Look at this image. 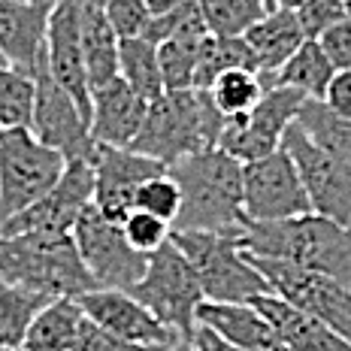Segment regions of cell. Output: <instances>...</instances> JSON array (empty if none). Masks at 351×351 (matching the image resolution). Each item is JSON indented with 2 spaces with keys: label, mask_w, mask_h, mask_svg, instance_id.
I'll return each mask as SVG.
<instances>
[{
  "label": "cell",
  "mask_w": 351,
  "mask_h": 351,
  "mask_svg": "<svg viewBox=\"0 0 351 351\" xmlns=\"http://www.w3.org/2000/svg\"><path fill=\"white\" fill-rule=\"evenodd\" d=\"M160 351H197V348L188 339H176L173 346H167V348H160Z\"/></svg>",
  "instance_id": "45"
},
{
  "label": "cell",
  "mask_w": 351,
  "mask_h": 351,
  "mask_svg": "<svg viewBox=\"0 0 351 351\" xmlns=\"http://www.w3.org/2000/svg\"><path fill=\"white\" fill-rule=\"evenodd\" d=\"M188 342H191L197 351H239L237 346H230V342L224 339L218 330H212L209 324H200V321L194 324V330H191V336H188Z\"/></svg>",
  "instance_id": "42"
},
{
  "label": "cell",
  "mask_w": 351,
  "mask_h": 351,
  "mask_svg": "<svg viewBox=\"0 0 351 351\" xmlns=\"http://www.w3.org/2000/svg\"><path fill=\"white\" fill-rule=\"evenodd\" d=\"M282 152L294 160L300 182L309 194L312 212L333 218L339 224H351V164L318 145L294 121L282 136Z\"/></svg>",
  "instance_id": "10"
},
{
  "label": "cell",
  "mask_w": 351,
  "mask_h": 351,
  "mask_svg": "<svg viewBox=\"0 0 351 351\" xmlns=\"http://www.w3.org/2000/svg\"><path fill=\"white\" fill-rule=\"evenodd\" d=\"M94 203V170L91 160H70L61 179L34 206L21 209L10 221L0 224V237L19 233H73L79 215Z\"/></svg>",
  "instance_id": "13"
},
{
  "label": "cell",
  "mask_w": 351,
  "mask_h": 351,
  "mask_svg": "<svg viewBox=\"0 0 351 351\" xmlns=\"http://www.w3.org/2000/svg\"><path fill=\"white\" fill-rule=\"evenodd\" d=\"M333 115L351 121V70H336V76L327 85V94L321 100Z\"/></svg>",
  "instance_id": "41"
},
{
  "label": "cell",
  "mask_w": 351,
  "mask_h": 351,
  "mask_svg": "<svg viewBox=\"0 0 351 351\" xmlns=\"http://www.w3.org/2000/svg\"><path fill=\"white\" fill-rule=\"evenodd\" d=\"M36 82L10 64H0V124L6 130L31 128Z\"/></svg>",
  "instance_id": "33"
},
{
  "label": "cell",
  "mask_w": 351,
  "mask_h": 351,
  "mask_svg": "<svg viewBox=\"0 0 351 351\" xmlns=\"http://www.w3.org/2000/svg\"><path fill=\"white\" fill-rule=\"evenodd\" d=\"M55 3H3L0 0V55L10 67L36 79L49 70V16Z\"/></svg>",
  "instance_id": "18"
},
{
  "label": "cell",
  "mask_w": 351,
  "mask_h": 351,
  "mask_svg": "<svg viewBox=\"0 0 351 351\" xmlns=\"http://www.w3.org/2000/svg\"><path fill=\"white\" fill-rule=\"evenodd\" d=\"M243 248L351 285V224H339L318 212L285 221H245Z\"/></svg>",
  "instance_id": "2"
},
{
  "label": "cell",
  "mask_w": 351,
  "mask_h": 351,
  "mask_svg": "<svg viewBox=\"0 0 351 351\" xmlns=\"http://www.w3.org/2000/svg\"><path fill=\"white\" fill-rule=\"evenodd\" d=\"M297 124L312 136L318 145L330 149L333 155H339L342 160L351 164V121L348 119H339L327 109L321 100H312L306 97L303 106L297 112Z\"/></svg>",
  "instance_id": "32"
},
{
  "label": "cell",
  "mask_w": 351,
  "mask_h": 351,
  "mask_svg": "<svg viewBox=\"0 0 351 351\" xmlns=\"http://www.w3.org/2000/svg\"><path fill=\"white\" fill-rule=\"evenodd\" d=\"M145 3H149L152 16H158V12H164V10H170V6H176L179 0H145Z\"/></svg>",
  "instance_id": "43"
},
{
  "label": "cell",
  "mask_w": 351,
  "mask_h": 351,
  "mask_svg": "<svg viewBox=\"0 0 351 351\" xmlns=\"http://www.w3.org/2000/svg\"><path fill=\"white\" fill-rule=\"evenodd\" d=\"M149 100L140 97L121 76L112 82L100 85L91 91V130L94 145H115V149H130L140 134Z\"/></svg>",
  "instance_id": "19"
},
{
  "label": "cell",
  "mask_w": 351,
  "mask_h": 351,
  "mask_svg": "<svg viewBox=\"0 0 351 351\" xmlns=\"http://www.w3.org/2000/svg\"><path fill=\"white\" fill-rule=\"evenodd\" d=\"M119 76L149 104L160 97L164 94V79H160V64H158V43H152L149 36H128V40H121Z\"/></svg>",
  "instance_id": "27"
},
{
  "label": "cell",
  "mask_w": 351,
  "mask_h": 351,
  "mask_svg": "<svg viewBox=\"0 0 351 351\" xmlns=\"http://www.w3.org/2000/svg\"><path fill=\"white\" fill-rule=\"evenodd\" d=\"M94 3H104V0H94Z\"/></svg>",
  "instance_id": "51"
},
{
  "label": "cell",
  "mask_w": 351,
  "mask_h": 351,
  "mask_svg": "<svg viewBox=\"0 0 351 351\" xmlns=\"http://www.w3.org/2000/svg\"><path fill=\"white\" fill-rule=\"evenodd\" d=\"M297 19L306 40H318L324 31H330L342 19H348V12L342 0H303V6L297 10Z\"/></svg>",
  "instance_id": "38"
},
{
  "label": "cell",
  "mask_w": 351,
  "mask_h": 351,
  "mask_svg": "<svg viewBox=\"0 0 351 351\" xmlns=\"http://www.w3.org/2000/svg\"><path fill=\"white\" fill-rule=\"evenodd\" d=\"M79 324H82V309H79L76 300H52L31 321L21 351H73Z\"/></svg>",
  "instance_id": "24"
},
{
  "label": "cell",
  "mask_w": 351,
  "mask_h": 351,
  "mask_svg": "<svg viewBox=\"0 0 351 351\" xmlns=\"http://www.w3.org/2000/svg\"><path fill=\"white\" fill-rule=\"evenodd\" d=\"M0 351H21V348H3V346H0Z\"/></svg>",
  "instance_id": "48"
},
{
  "label": "cell",
  "mask_w": 351,
  "mask_h": 351,
  "mask_svg": "<svg viewBox=\"0 0 351 351\" xmlns=\"http://www.w3.org/2000/svg\"><path fill=\"white\" fill-rule=\"evenodd\" d=\"M269 6H273V10H300L303 0H269Z\"/></svg>",
  "instance_id": "44"
},
{
  "label": "cell",
  "mask_w": 351,
  "mask_h": 351,
  "mask_svg": "<svg viewBox=\"0 0 351 351\" xmlns=\"http://www.w3.org/2000/svg\"><path fill=\"white\" fill-rule=\"evenodd\" d=\"M79 309L85 318H91L94 324H100L104 330L115 333L119 339L130 342V346H143L152 351H160L173 346L176 339H182L173 327H167L164 321L140 303L130 291L124 288H94L76 297Z\"/></svg>",
  "instance_id": "15"
},
{
  "label": "cell",
  "mask_w": 351,
  "mask_h": 351,
  "mask_svg": "<svg viewBox=\"0 0 351 351\" xmlns=\"http://www.w3.org/2000/svg\"><path fill=\"white\" fill-rule=\"evenodd\" d=\"M303 100H306L303 94L288 85L269 88L252 112L224 119L218 149L228 152L230 158H237L239 164H248V160H258L279 152L285 130L297 121Z\"/></svg>",
  "instance_id": "11"
},
{
  "label": "cell",
  "mask_w": 351,
  "mask_h": 351,
  "mask_svg": "<svg viewBox=\"0 0 351 351\" xmlns=\"http://www.w3.org/2000/svg\"><path fill=\"white\" fill-rule=\"evenodd\" d=\"M73 351H152L143 346H130V342L119 339L115 333L104 330L100 324H94L91 318L82 315V324H79L76 342H73Z\"/></svg>",
  "instance_id": "39"
},
{
  "label": "cell",
  "mask_w": 351,
  "mask_h": 351,
  "mask_svg": "<svg viewBox=\"0 0 351 351\" xmlns=\"http://www.w3.org/2000/svg\"><path fill=\"white\" fill-rule=\"evenodd\" d=\"M209 31L200 27V31H185L158 43V64H160V79H164V91H188V88H194L197 55H200V46Z\"/></svg>",
  "instance_id": "28"
},
{
  "label": "cell",
  "mask_w": 351,
  "mask_h": 351,
  "mask_svg": "<svg viewBox=\"0 0 351 351\" xmlns=\"http://www.w3.org/2000/svg\"><path fill=\"white\" fill-rule=\"evenodd\" d=\"M3 3H55V0H3Z\"/></svg>",
  "instance_id": "46"
},
{
  "label": "cell",
  "mask_w": 351,
  "mask_h": 351,
  "mask_svg": "<svg viewBox=\"0 0 351 351\" xmlns=\"http://www.w3.org/2000/svg\"><path fill=\"white\" fill-rule=\"evenodd\" d=\"M49 73L91 121V85L82 55V0H55L49 16Z\"/></svg>",
  "instance_id": "17"
},
{
  "label": "cell",
  "mask_w": 351,
  "mask_h": 351,
  "mask_svg": "<svg viewBox=\"0 0 351 351\" xmlns=\"http://www.w3.org/2000/svg\"><path fill=\"white\" fill-rule=\"evenodd\" d=\"M130 294L149 306L158 315V321L173 327L182 339L191 336L197 324V306L203 303V291L194 267L179 252L173 237L167 245H160L158 252L149 254L145 276L130 288Z\"/></svg>",
  "instance_id": "8"
},
{
  "label": "cell",
  "mask_w": 351,
  "mask_h": 351,
  "mask_svg": "<svg viewBox=\"0 0 351 351\" xmlns=\"http://www.w3.org/2000/svg\"><path fill=\"white\" fill-rule=\"evenodd\" d=\"M333 76H336V70H333L330 58L324 55V49H321V43L306 40L279 70V85L294 88L303 97L324 100L327 85H330Z\"/></svg>",
  "instance_id": "25"
},
{
  "label": "cell",
  "mask_w": 351,
  "mask_h": 351,
  "mask_svg": "<svg viewBox=\"0 0 351 351\" xmlns=\"http://www.w3.org/2000/svg\"><path fill=\"white\" fill-rule=\"evenodd\" d=\"M206 91H209L218 112H221L224 119H233V115L252 112V109L261 104L263 94H267V88H263L258 70H228V73H221Z\"/></svg>",
  "instance_id": "30"
},
{
  "label": "cell",
  "mask_w": 351,
  "mask_h": 351,
  "mask_svg": "<svg viewBox=\"0 0 351 351\" xmlns=\"http://www.w3.org/2000/svg\"><path fill=\"white\" fill-rule=\"evenodd\" d=\"M228 70H258L254 52L248 49L245 36H215L209 34L197 55V70H194V88L206 91L221 73Z\"/></svg>",
  "instance_id": "26"
},
{
  "label": "cell",
  "mask_w": 351,
  "mask_h": 351,
  "mask_svg": "<svg viewBox=\"0 0 351 351\" xmlns=\"http://www.w3.org/2000/svg\"><path fill=\"white\" fill-rule=\"evenodd\" d=\"M252 306L269 321L279 339L288 346V351H351V342L339 336L324 321L306 315L297 306L285 303L276 294H261L252 300Z\"/></svg>",
  "instance_id": "21"
},
{
  "label": "cell",
  "mask_w": 351,
  "mask_h": 351,
  "mask_svg": "<svg viewBox=\"0 0 351 351\" xmlns=\"http://www.w3.org/2000/svg\"><path fill=\"white\" fill-rule=\"evenodd\" d=\"M221 128L224 115L215 109L209 91H164L149 104L145 121L130 149L170 167L197 152L218 149Z\"/></svg>",
  "instance_id": "3"
},
{
  "label": "cell",
  "mask_w": 351,
  "mask_h": 351,
  "mask_svg": "<svg viewBox=\"0 0 351 351\" xmlns=\"http://www.w3.org/2000/svg\"><path fill=\"white\" fill-rule=\"evenodd\" d=\"M324 55L330 58L333 70H351V19H342L330 31L318 36Z\"/></svg>",
  "instance_id": "40"
},
{
  "label": "cell",
  "mask_w": 351,
  "mask_h": 351,
  "mask_svg": "<svg viewBox=\"0 0 351 351\" xmlns=\"http://www.w3.org/2000/svg\"><path fill=\"white\" fill-rule=\"evenodd\" d=\"M73 239L82 254L97 288H124L130 291L145 276L149 254L136 252L121 230V221L104 215L97 206H88L73 224Z\"/></svg>",
  "instance_id": "9"
},
{
  "label": "cell",
  "mask_w": 351,
  "mask_h": 351,
  "mask_svg": "<svg viewBox=\"0 0 351 351\" xmlns=\"http://www.w3.org/2000/svg\"><path fill=\"white\" fill-rule=\"evenodd\" d=\"M200 27H206V21H203V16H200L197 0H179V3L170 6V10L152 16L143 36H149L152 43H164L167 36L185 34V31H200Z\"/></svg>",
  "instance_id": "36"
},
{
  "label": "cell",
  "mask_w": 351,
  "mask_h": 351,
  "mask_svg": "<svg viewBox=\"0 0 351 351\" xmlns=\"http://www.w3.org/2000/svg\"><path fill=\"white\" fill-rule=\"evenodd\" d=\"M0 279L21 285L49 300H76L94 291L73 233H19L0 237Z\"/></svg>",
  "instance_id": "4"
},
{
  "label": "cell",
  "mask_w": 351,
  "mask_h": 351,
  "mask_svg": "<svg viewBox=\"0 0 351 351\" xmlns=\"http://www.w3.org/2000/svg\"><path fill=\"white\" fill-rule=\"evenodd\" d=\"M61 152L43 145L27 128H12L0 136V224L34 206L61 179Z\"/></svg>",
  "instance_id": "6"
},
{
  "label": "cell",
  "mask_w": 351,
  "mask_h": 351,
  "mask_svg": "<svg viewBox=\"0 0 351 351\" xmlns=\"http://www.w3.org/2000/svg\"><path fill=\"white\" fill-rule=\"evenodd\" d=\"M197 321L218 330L239 351H288L269 321L252 303H212L203 300L197 306Z\"/></svg>",
  "instance_id": "22"
},
{
  "label": "cell",
  "mask_w": 351,
  "mask_h": 351,
  "mask_svg": "<svg viewBox=\"0 0 351 351\" xmlns=\"http://www.w3.org/2000/svg\"><path fill=\"white\" fill-rule=\"evenodd\" d=\"M121 230H124V237H128V243L143 254L158 252V248L167 245L173 237V224L152 215V212H145V209H130L128 215L121 218Z\"/></svg>",
  "instance_id": "34"
},
{
  "label": "cell",
  "mask_w": 351,
  "mask_h": 351,
  "mask_svg": "<svg viewBox=\"0 0 351 351\" xmlns=\"http://www.w3.org/2000/svg\"><path fill=\"white\" fill-rule=\"evenodd\" d=\"M36 82L31 134L49 149L61 152L64 160H94V140L88 130V119L82 109L73 104V97L52 79V73L43 70Z\"/></svg>",
  "instance_id": "14"
},
{
  "label": "cell",
  "mask_w": 351,
  "mask_h": 351,
  "mask_svg": "<svg viewBox=\"0 0 351 351\" xmlns=\"http://www.w3.org/2000/svg\"><path fill=\"white\" fill-rule=\"evenodd\" d=\"M245 258L263 276L269 294L282 297L285 303L297 306L306 315L324 321L327 327H333L336 333L351 342V285L333 279L327 273H318V269H303L294 263L261 258L252 252H245Z\"/></svg>",
  "instance_id": "7"
},
{
  "label": "cell",
  "mask_w": 351,
  "mask_h": 351,
  "mask_svg": "<svg viewBox=\"0 0 351 351\" xmlns=\"http://www.w3.org/2000/svg\"><path fill=\"white\" fill-rule=\"evenodd\" d=\"M6 134V128H3V124H0V136H3Z\"/></svg>",
  "instance_id": "49"
},
{
  "label": "cell",
  "mask_w": 351,
  "mask_h": 351,
  "mask_svg": "<svg viewBox=\"0 0 351 351\" xmlns=\"http://www.w3.org/2000/svg\"><path fill=\"white\" fill-rule=\"evenodd\" d=\"M91 170H94V206L104 215L121 221L136 206V191L149 179L167 173V167L134 149L94 145Z\"/></svg>",
  "instance_id": "16"
},
{
  "label": "cell",
  "mask_w": 351,
  "mask_h": 351,
  "mask_svg": "<svg viewBox=\"0 0 351 351\" xmlns=\"http://www.w3.org/2000/svg\"><path fill=\"white\" fill-rule=\"evenodd\" d=\"M173 243L194 267L203 300L212 303H252L269 294L267 282L243 252L239 233L173 230Z\"/></svg>",
  "instance_id": "5"
},
{
  "label": "cell",
  "mask_w": 351,
  "mask_h": 351,
  "mask_svg": "<svg viewBox=\"0 0 351 351\" xmlns=\"http://www.w3.org/2000/svg\"><path fill=\"white\" fill-rule=\"evenodd\" d=\"M119 43L121 36L109 25L104 3L82 0V55L91 91L119 76Z\"/></svg>",
  "instance_id": "23"
},
{
  "label": "cell",
  "mask_w": 351,
  "mask_h": 351,
  "mask_svg": "<svg viewBox=\"0 0 351 351\" xmlns=\"http://www.w3.org/2000/svg\"><path fill=\"white\" fill-rule=\"evenodd\" d=\"M0 64H6V61H3V55H0Z\"/></svg>",
  "instance_id": "50"
},
{
  "label": "cell",
  "mask_w": 351,
  "mask_h": 351,
  "mask_svg": "<svg viewBox=\"0 0 351 351\" xmlns=\"http://www.w3.org/2000/svg\"><path fill=\"white\" fill-rule=\"evenodd\" d=\"M104 12L121 40L143 36L152 21V10L145 0H104Z\"/></svg>",
  "instance_id": "37"
},
{
  "label": "cell",
  "mask_w": 351,
  "mask_h": 351,
  "mask_svg": "<svg viewBox=\"0 0 351 351\" xmlns=\"http://www.w3.org/2000/svg\"><path fill=\"white\" fill-rule=\"evenodd\" d=\"M243 36H245L248 49L254 52L261 82L267 91L279 85V70L285 67V61L306 43L297 10H269L267 16L261 21H254Z\"/></svg>",
  "instance_id": "20"
},
{
  "label": "cell",
  "mask_w": 351,
  "mask_h": 351,
  "mask_svg": "<svg viewBox=\"0 0 351 351\" xmlns=\"http://www.w3.org/2000/svg\"><path fill=\"white\" fill-rule=\"evenodd\" d=\"M312 212L300 173L288 152L243 164V215L245 221H285Z\"/></svg>",
  "instance_id": "12"
},
{
  "label": "cell",
  "mask_w": 351,
  "mask_h": 351,
  "mask_svg": "<svg viewBox=\"0 0 351 351\" xmlns=\"http://www.w3.org/2000/svg\"><path fill=\"white\" fill-rule=\"evenodd\" d=\"M182 191L173 230H215L243 237V164L221 149H206L167 167Z\"/></svg>",
  "instance_id": "1"
},
{
  "label": "cell",
  "mask_w": 351,
  "mask_h": 351,
  "mask_svg": "<svg viewBox=\"0 0 351 351\" xmlns=\"http://www.w3.org/2000/svg\"><path fill=\"white\" fill-rule=\"evenodd\" d=\"M134 209H145V212H152V215L173 224L182 209V191H179V185H176V179L170 173H160L155 179H149L140 191H136Z\"/></svg>",
  "instance_id": "35"
},
{
  "label": "cell",
  "mask_w": 351,
  "mask_h": 351,
  "mask_svg": "<svg viewBox=\"0 0 351 351\" xmlns=\"http://www.w3.org/2000/svg\"><path fill=\"white\" fill-rule=\"evenodd\" d=\"M206 31L215 36H243L273 6L269 0H197Z\"/></svg>",
  "instance_id": "31"
},
{
  "label": "cell",
  "mask_w": 351,
  "mask_h": 351,
  "mask_svg": "<svg viewBox=\"0 0 351 351\" xmlns=\"http://www.w3.org/2000/svg\"><path fill=\"white\" fill-rule=\"evenodd\" d=\"M49 303H52V300L36 294V291H27V288H21V285L0 279V346L21 348L31 321L40 315V309Z\"/></svg>",
  "instance_id": "29"
},
{
  "label": "cell",
  "mask_w": 351,
  "mask_h": 351,
  "mask_svg": "<svg viewBox=\"0 0 351 351\" xmlns=\"http://www.w3.org/2000/svg\"><path fill=\"white\" fill-rule=\"evenodd\" d=\"M346 3V12H348V19H351V0H342Z\"/></svg>",
  "instance_id": "47"
}]
</instances>
